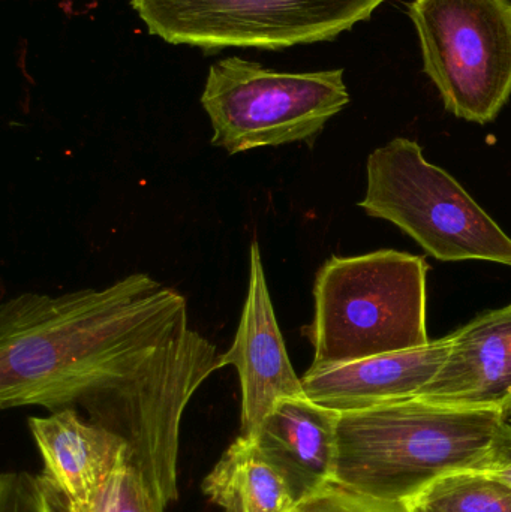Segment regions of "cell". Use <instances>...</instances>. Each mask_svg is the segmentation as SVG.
Returning <instances> with one entry per match:
<instances>
[{
    "instance_id": "6da1fadb",
    "label": "cell",
    "mask_w": 511,
    "mask_h": 512,
    "mask_svg": "<svg viewBox=\"0 0 511 512\" xmlns=\"http://www.w3.org/2000/svg\"><path fill=\"white\" fill-rule=\"evenodd\" d=\"M188 301L147 273L0 306V406L83 409L116 433L165 508L179 499L180 424L219 366Z\"/></svg>"
},
{
    "instance_id": "7a4b0ae2",
    "label": "cell",
    "mask_w": 511,
    "mask_h": 512,
    "mask_svg": "<svg viewBox=\"0 0 511 512\" xmlns=\"http://www.w3.org/2000/svg\"><path fill=\"white\" fill-rule=\"evenodd\" d=\"M507 418L497 409L417 399L339 412L333 481L371 498L410 504L444 475L480 471Z\"/></svg>"
},
{
    "instance_id": "3957f363",
    "label": "cell",
    "mask_w": 511,
    "mask_h": 512,
    "mask_svg": "<svg viewBox=\"0 0 511 512\" xmlns=\"http://www.w3.org/2000/svg\"><path fill=\"white\" fill-rule=\"evenodd\" d=\"M426 276L425 259L407 252L327 259L315 279L314 321L306 330L314 346L311 367L428 345Z\"/></svg>"
},
{
    "instance_id": "277c9868",
    "label": "cell",
    "mask_w": 511,
    "mask_h": 512,
    "mask_svg": "<svg viewBox=\"0 0 511 512\" xmlns=\"http://www.w3.org/2000/svg\"><path fill=\"white\" fill-rule=\"evenodd\" d=\"M366 215L384 219L440 261L498 262L511 267V239L474 198L422 147L395 138L374 150L366 164Z\"/></svg>"
},
{
    "instance_id": "5b68a950",
    "label": "cell",
    "mask_w": 511,
    "mask_h": 512,
    "mask_svg": "<svg viewBox=\"0 0 511 512\" xmlns=\"http://www.w3.org/2000/svg\"><path fill=\"white\" fill-rule=\"evenodd\" d=\"M350 102L344 71L279 72L230 57L210 66L201 105L230 155L309 143Z\"/></svg>"
},
{
    "instance_id": "8992f818",
    "label": "cell",
    "mask_w": 511,
    "mask_h": 512,
    "mask_svg": "<svg viewBox=\"0 0 511 512\" xmlns=\"http://www.w3.org/2000/svg\"><path fill=\"white\" fill-rule=\"evenodd\" d=\"M408 15L447 110L492 122L511 95V0H414Z\"/></svg>"
},
{
    "instance_id": "52a82bcc",
    "label": "cell",
    "mask_w": 511,
    "mask_h": 512,
    "mask_svg": "<svg viewBox=\"0 0 511 512\" xmlns=\"http://www.w3.org/2000/svg\"><path fill=\"white\" fill-rule=\"evenodd\" d=\"M384 0H131L152 35L204 50H281L329 41Z\"/></svg>"
},
{
    "instance_id": "ba28073f",
    "label": "cell",
    "mask_w": 511,
    "mask_h": 512,
    "mask_svg": "<svg viewBox=\"0 0 511 512\" xmlns=\"http://www.w3.org/2000/svg\"><path fill=\"white\" fill-rule=\"evenodd\" d=\"M233 366L242 388V433L257 438L264 421L281 400L306 396L297 376L267 286L258 242L249 248V283L233 345L219 357Z\"/></svg>"
},
{
    "instance_id": "9c48e42d",
    "label": "cell",
    "mask_w": 511,
    "mask_h": 512,
    "mask_svg": "<svg viewBox=\"0 0 511 512\" xmlns=\"http://www.w3.org/2000/svg\"><path fill=\"white\" fill-rule=\"evenodd\" d=\"M450 351L416 399L461 409H511V304L450 334Z\"/></svg>"
},
{
    "instance_id": "30bf717a",
    "label": "cell",
    "mask_w": 511,
    "mask_h": 512,
    "mask_svg": "<svg viewBox=\"0 0 511 512\" xmlns=\"http://www.w3.org/2000/svg\"><path fill=\"white\" fill-rule=\"evenodd\" d=\"M450 336L422 348L374 355L336 366L311 367L302 376L312 402L336 412L363 411L416 399L440 372L450 351Z\"/></svg>"
},
{
    "instance_id": "8fae6325",
    "label": "cell",
    "mask_w": 511,
    "mask_h": 512,
    "mask_svg": "<svg viewBox=\"0 0 511 512\" xmlns=\"http://www.w3.org/2000/svg\"><path fill=\"white\" fill-rule=\"evenodd\" d=\"M27 424L44 463L42 478L65 510L89 504L128 454L122 438L84 420L75 409L30 417Z\"/></svg>"
},
{
    "instance_id": "7c38bea8",
    "label": "cell",
    "mask_w": 511,
    "mask_h": 512,
    "mask_svg": "<svg viewBox=\"0 0 511 512\" xmlns=\"http://www.w3.org/2000/svg\"><path fill=\"white\" fill-rule=\"evenodd\" d=\"M338 418L306 396L291 397L275 406L255 438L296 501L332 483Z\"/></svg>"
},
{
    "instance_id": "4fadbf2b",
    "label": "cell",
    "mask_w": 511,
    "mask_h": 512,
    "mask_svg": "<svg viewBox=\"0 0 511 512\" xmlns=\"http://www.w3.org/2000/svg\"><path fill=\"white\" fill-rule=\"evenodd\" d=\"M203 492L224 512H287L297 502L257 439L243 435L207 475Z\"/></svg>"
},
{
    "instance_id": "5bb4252c",
    "label": "cell",
    "mask_w": 511,
    "mask_h": 512,
    "mask_svg": "<svg viewBox=\"0 0 511 512\" xmlns=\"http://www.w3.org/2000/svg\"><path fill=\"white\" fill-rule=\"evenodd\" d=\"M408 505L426 512H511V487L485 472H453Z\"/></svg>"
},
{
    "instance_id": "9a60e30c",
    "label": "cell",
    "mask_w": 511,
    "mask_h": 512,
    "mask_svg": "<svg viewBox=\"0 0 511 512\" xmlns=\"http://www.w3.org/2000/svg\"><path fill=\"white\" fill-rule=\"evenodd\" d=\"M155 493L147 486L140 469L126 454L95 498L77 510L65 512H164Z\"/></svg>"
},
{
    "instance_id": "2e32d148",
    "label": "cell",
    "mask_w": 511,
    "mask_h": 512,
    "mask_svg": "<svg viewBox=\"0 0 511 512\" xmlns=\"http://www.w3.org/2000/svg\"><path fill=\"white\" fill-rule=\"evenodd\" d=\"M287 512H411V508L405 502L371 498L332 481L299 499Z\"/></svg>"
},
{
    "instance_id": "e0dca14e",
    "label": "cell",
    "mask_w": 511,
    "mask_h": 512,
    "mask_svg": "<svg viewBox=\"0 0 511 512\" xmlns=\"http://www.w3.org/2000/svg\"><path fill=\"white\" fill-rule=\"evenodd\" d=\"M57 502L42 477L17 471L0 477V512H59Z\"/></svg>"
},
{
    "instance_id": "ac0fdd59",
    "label": "cell",
    "mask_w": 511,
    "mask_h": 512,
    "mask_svg": "<svg viewBox=\"0 0 511 512\" xmlns=\"http://www.w3.org/2000/svg\"><path fill=\"white\" fill-rule=\"evenodd\" d=\"M479 472L491 475L511 487V417L507 418L506 427L498 438L488 462Z\"/></svg>"
},
{
    "instance_id": "d6986e66",
    "label": "cell",
    "mask_w": 511,
    "mask_h": 512,
    "mask_svg": "<svg viewBox=\"0 0 511 512\" xmlns=\"http://www.w3.org/2000/svg\"><path fill=\"white\" fill-rule=\"evenodd\" d=\"M410 508H411V512H426V511H423V510H419V508L411 507V505H410Z\"/></svg>"
},
{
    "instance_id": "ffe728a7",
    "label": "cell",
    "mask_w": 511,
    "mask_h": 512,
    "mask_svg": "<svg viewBox=\"0 0 511 512\" xmlns=\"http://www.w3.org/2000/svg\"><path fill=\"white\" fill-rule=\"evenodd\" d=\"M507 414H509V415H510V417H511V409H510V411H509V412H507Z\"/></svg>"
}]
</instances>
